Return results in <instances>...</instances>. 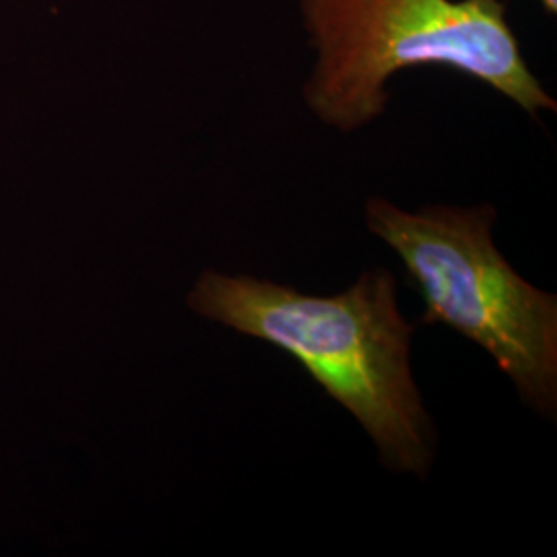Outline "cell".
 <instances>
[{
  "label": "cell",
  "mask_w": 557,
  "mask_h": 557,
  "mask_svg": "<svg viewBox=\"0 0 557 557\" xmlns=\"http://www.w3.org/2000/svg\"><path fill=\"white\" fill-rule=\"evenodd\" d=\"M188 306L298 359L358 419L384 467L428 478L436 432L409 363L419 324L400 314L393 273L366 271L337 296H308L273 281L205 271Z\"/></svg>",
  "instance_id": "cell-1"
},
{
  "label": "cell",
  "mask_w": 557,
  "mask_h": 557,
  "mask_svg": "<svg viewBox=\"0 0 557 557\" xmlns=\"http://www.w3.org/2000/svg\"><path fill=\"white\" fill-rule=\"evenodd\" d=\"M299 20L314 54L304 101L341 133L384 116L393 77L423 66L479 81L533 119L557 110L504 0H299Z\"/></svg>",
  "instance_id": "cell-2"
},
{
  "label": "cell",
  "mask_w": 557,
  "mask_h": 557,
  "mask_svg": "<svg viewBox=\"0 0 557 557\" xmlns=\"http://www.w3.org/2000/svg\"><path fill=\"white\" fill-rule=\"evenodd\" d=\"M492 205L416 213L366 200L368 230L403 260L425 304L418 324H446L496 359L541 418L557 413V298L520 277L494 244Z\"/></svg>",
  "instance_id": "cell-3"
},
{
  "label": "cell",
  "mask_w": 557,
  "mask_h": 557,
  "mask_svg": "<svg viewBox=\"0 0 557 557\" xmlns=\"http://www.w3.org/2000/svg\"><path fill=\"white\" fill-rule=\"evenodd\" d=\"M539 4L543 7V11H545L547 15H556L557 0H539Z\"/></svg>",
  "instance_id": "cell-4"
}]
</instances>
